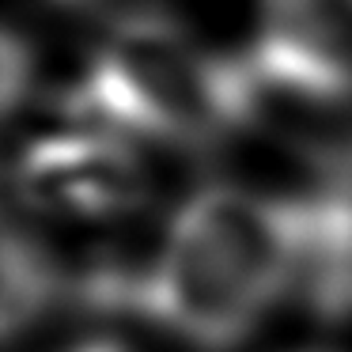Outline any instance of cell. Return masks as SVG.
<instances>
[{"label":"cell","instance_id":"cell-6","mask_svg":"<svg viewBox=\"0 0 352 352\" xmlns=\"http://www.w3.org/2000/svg\"><path fill=\"white\" fill-rule=\"evenodd\" d=\"M72 352H125V349L114 341H87V344H76Z\"/></svg>","mask_w":352,"mask_h":352},{"label":"cell","instance_id":"cell-4","mask_svg":"<svg viewBox=\"0 0 352 352\" xmlns=\"http://www.w3.org/2000/svg\"><path fill=\"white\" fill-rule=\"evenodd\" d=\"M250 72L296 99H349L352 0H261Z\"/></svg>","mask_w":352,"mask_h":352},{"label":"cell","instance_id":"cell-5","mask_svg":"<svg viewBox=\"0 0 352 352\" xmlns=\"http://www.w3.org/2000/svg\"><path fill=\"white\" fill-rule=\"evenodd\" d=\"M50 296H54L50 265L12 235L8 250H4V329H8V337H16L19 326H27L50 303Z\"/></svg>","mask_w":352,"mask_h":352},{"label":"cell","instance_id":"cell-1","mask_svg":"<svg viewBox=\"0 0 352 352\" xmlns=\"http://www.w3.org/2000/svg\"><path fill=\"white\" fill-rule=\"evenodd\" d=\"M314 228V205L208 186L178 205L122 303L205 352L235 349L276 299L303 288Z\"/></svg>","mask_w":352,"mask_h":352},{"label":"cell","instance_id":"cell-2","mask_svg":"<svg viewBox=\"0 0 352 352\" xmlns=\"http://www.w3.org/2000/svg\"><path fill=\"white\" fill-rule=\"evenodd\" d=\"M254 84L250 65L220 61L182 27L125 19L95 50L76 107L118 137L208 144L243 122Z\"/></svg>","mask_w":352,"mask_h":352},{"label":"cell","instance_id":"cell-3","mask_svg":"<svg viewBox=\"0 0 352 352\" xmlns=\"http://www.w3.org/2000/svg\"><path fill=\"white\" fill-rule=\"evenodd\" d=\"M16 182L31 208L72 220H107L144 201V167L137 152L102 125L50 133L27 144Z\"/></svg>","mask_w":352,"mask_h":352}]
</instances>
